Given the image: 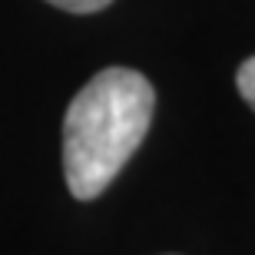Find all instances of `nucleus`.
<instances>
[{
  "mask_svg": "<svg viewBox=\"0 0 255 255\" xmlns=\"http://www.w3.org/2000/svg\"><path fill=\"white\" fill-rule=\"evenodd\" d=\"M152 83L129 66H110L73 96L63 120V172L76 199H96L139 149L152 123Z\"/></svg>",
  "mask_w": 255,
  "mask_h": 255,
  "instance_id": "nucleus-1",
  "label": "nucleus"
},
{
  "mask_svg": "<svg viewBox=\"0 0 255 255\" xmlns=\"http://www.w3.org/2000/svg\"><path fill=\"white\" fill-rule=\"evenodd\" d=\"M47 3H53L60 10H70V13H96V10H103L113 0H47Z\"/></svg>",
  "mask_w": 255,
  "mask_h": 255,
  "instance_id": "nucleus-3",
  "label": "nucleus"
},
{
  "mask_svg": "<svg viewBox=\"0 0 255 255\" xmlns=\"http://www.w3.org/2000/svg\"><path fill=\"white\" fill-rule=\"evenodd\" d=\"M236 86H239V93H242V100H246V103L255 110V57H249L246 63L239 66Z\"/></svg>",
  "mask_w": 255,
  "mask_h": 255,
  "instance_id": "nucleus-2",
  "label": "nucleus"
}]
</instances>
